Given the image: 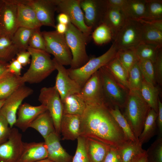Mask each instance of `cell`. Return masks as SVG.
Listing matches in <instances>:
<instances>
[{"label": "cell", "instance_id": "52a82bcc", "mask_svg": "<svg viewBox=\"0 0 162 162\" xmlns=\"http://www.w3.org/2000/svg\"><path fill=\"white\" fill-rule=\"evenodd\" d=\"M46 44V51L63 66L70 65L72 56L66 42L64 34L56 31L41 32Z\"/></svg>", "mask_w": 162, "mask_h": 162}, {"label": "cell", "instance_id": "9c48e42d", "mask_svg": "<svg viewBox=\"0 0 162 162\" xmlns=\"http://www.w3.org/2000/svg\"><path fill=\"white\" fill-rule=\"evenodd\" d=\"M56 11L64 13L69 17L70 22L87 36L92 34L93 30L86 24L84 14L80 6V0H53Z\"/></svg>", "mask_w": 162, "mask_h": 162}, {"label": "cell", "instance_id": "ab89813d", "mask_svg": "<svg viewBox=\"0 0 162 162\" xmlns=\"http://www.w3.org/2000/svg\"><path fill=\"white\" fill-rule=\"evenodd\" d=\"M143 80L138 62L128 71V86L129 91H139Z\"/></svg>", "mask_w": 162, "mask_h": 162}, {"label": "cell", "instance_id": "1f68e13d", "mask_svg": "<svg viewBox=\"0 0 162 162\" xmlns=\"http://www.w3.org/2000/svg\"><path fill=\"white\" fill-rule=\"evenodd\" d=\"M105 66L116 80L129 91L128 72L116 57Z\"/></svg>", "mask_w": 162, "mask_h": 162}, {"label": "cell", "instance_id": "74e56055", "mask_svg": "<svg viewBox=\"0 0 162 162\" xmlns=\"http://www.w3.org/2000/svg\"><path fill=\"white\" fill-rule=\"evenodd\" d=\"M110 111L127 138L129 140L135 141V137L127 121L120 110L119 107L115 106L109 108Z\"/></svg>", "mask_w": 162, "mask_h": 162}, {"label": "cell", "instance_id": "816d5d0a", "mask_svg": "<svg viewBox=\"0 0 162 162\" xmlns=\"http://www.w3.org/2000/svg\"><path fill=\"white\" fill-rule=\"evenodd\" d=\"M156 122L158 136L162 137V103L159 98Z\"/></svg>", "mask_w": 162, "mask_h": 162}, {"label": "cell", "instance_id": "277c9868", "mask_svg": "<svg viewBox=\"0 0 162 162\" xmlns=\"http://www.w3.org/2000/svg\"><path fill=\"white\" fill-rule=\"evenodd\" d=\"M64 35L72 56L70 68H79L85 64L90 58L86 52V45L90 39V36L84 34L70 22L67 25Z\"/></svg>", "mask_w": 162, "mask_h": 162}, {"label": "cell", "instance_id": "836d02e7", "mask_svg": "<svg viewBox=\"0 0 162 162\" xmlns=\"http://www.w3.org/2000/svg\"><path fill=\"white\" fill-rule=\"evenodd\" d=\"M134 47L139 60H148L153 63L159 50L162 48L156 45L143 42H140Z\"/></svg>", "mask_w": 162, "mask_h": 162}, {"label": "cell", "instance_id": "8fae6325", "mask_svg": "<svg viewBox=\"0 0 162 162\" xmlns=\"http://www.w3.org/2000/svg\"><path fill=\"white\" fill-rule=\"evenodd\" d=\"M33 92L32 88L24 85L5 99L0 113L7 120L10 128H13L15 123L17 111L22 102Z\"/></svg>", "mask_w": 162, "mask_h": 162}, {"label": "cell", "instance_id": "ac0fdd59", "mask_svg": "<svg viewBox=\"0 0 162 162\" xmlns=\"http://www.w3.org/2000/svg\"><path fill=\"white\" fill-rule=\"evenodd\" d=\"M47 110L46 106L43 104L33 106L26 103L22 104L17 110V118L14 125L25 132L39 115Z\"/></svg>", "mask_w": 162, "mask_h": 162}, {"label": "cell", "instance_id": "9a60e30c", "mask_svg": "<svg viewBox=\"0 0 162 162\" xmlns=\"http://www.w3.org/2000/svg\"><path fill=\"white\" fill-rule=\"evenodd\" d=\"M18 27L17 4L13 0H3L0 9V36L11 37Z\"/></svg>", "mask_w": 162, "mask_h": 162}, {"label": "cell", "instance_id": "7402d4cb", "mask_svg": "<svg viewBox=\"0 0 162 162\" xmlns=\"http://www.w3.org/2000/svg\"><path fill=\"white\" fill-rule=\"evenodd\" d=\"M127 19L122 10L107 6L103 18L102 23L106 25L110 29L113 40H114L124 26Z\"/></svg>", "mask_w": 162, "mask_h": 162}, {"label": "cell", "instance_id": "30bf717a", "mask_svg": "<svg viewBox=\"0 0 162 162\" xmlns=\"http://www.w3.org/2000/svg\"><path fill=\"white\" fill-rule=\"evenodd\" d=\"M142 24L127 19L125 24L117 35L114 43L118 50L134 47L141 42Z\"/></svg>", "mask_w": 162, "mask_h": 162}, {"label": "cell", "instance_id": "f546056e", "mask_svg": "<svg viewBox=\"0 0 162 162\" xmlns=\"http://www.w3.org/2000/svg\"><path fill=\"white\" fill-rule=\"evenodd\" d=\"M146 4V0H128L123 12L127 19H142L145 16Z\"/></svg>", "mask_w": 162, "mask_h": 162}, {"label": "cell", "instance_id": "d590c367", "mask_svg": "<svg viewBox=\"0 0 162 162\" xmlns=\"http://www.w3.org/2000/svg\"><path fill=\"white\" fill-rule=\"evenodd\" d=\"M18 52L11 37L0 36V61L8 62L11 61Z\"/></svg>", "mask_w": 162, "mask_h": 162}, {"label": "cell", "instance_id": "6125c7cd", "mask_svg": "<svg viewBox=\"0 0 162 162\" xmlns=\"http://www.w3.org/2000/svg\"><path fill=\"white\" fill-rule=\"evenodd\" d=\"M3 3V0H0V9Z\"/></svg>", "mask_w": 162, "mask_h": 162}, {"label": "cell", "instance_id": "4dcf8cb0", "mask_svg": "<svg viewBox=\"0 0 162 162\" xmlns=\"http://www.w3.org/2000/svg\"><path fill=\"white\" fill-rule=\"evenodd\" d=\"M142 144L137 139L129 140L118 149L123 162H131L137 156L145 150Z\"/></svg>", "mask_w": 162, "mask_h": 162}, {"label": "cell", "instance_id": "f35d334b", "mask_svg": "<svg viewBox=\"0 0 162 162\" xmlns=\"http://www.w3.org/2000/svg\"><path fill=\"white\" fill-rule=\"evenodd\" d=\"M91 37L95 44L98 45L107 43L113 40L110 29L106 25L103 23L93 30Z\"/></svg>", "mask_w": 162, "mask_h": 162}, {"label": "cell", "instance_id": "b9f144b4", "mask_svg": "<svg viewBox=\"0 0 162 162\" xmlns=\"http://www.w3.org/2000/svg\"><path fill=\"white\" fill-rule=\"evenodd\" d=\"M139 64L143 79L154 85H157L153 63L148 60H140Z\"/></svg>", "mask_w": 162, "mask_h": 162}, {"label": "cell", "instance_id": "6f0895ef", "mask_svg": "<svg viewBox=\"0 0 162 162\" xmlns=\"http://www.w3.org/2000/svg\"><path fill=\"white\" fill-rule=\"evenodd\" d=\"M131 162H148L146 151L139 155Z\"/></svg>", "mask_w": 162, "mask_h": 162}, {"label": "cell", "instance_id": "c3c4849f", "mask_svg": "<svg viewBox=\"0 0 162 162\" xmlns=\"http://www.w3.org/2000/svg\"><path fill=\"white\" fill-rule=\"evenodd\" d=\"M103 162H123L118 149L110 146Z\"/></svg>", "mask_w": 162, "mask_h": 162}, {"label": "cell", "instance_id": "5bb4252c", "mask_svg": "<svg viewBox=\"0 0 162 162\" xmlns=\"http://www.w3.org/2000/svg\"><path fill=\"white\" fill-rule=\"evenodd\" d=\"M86 25L93 30L102 23L107 7L106 0H80Z\"/></svg>", "mask_w": 162, "mask_h": 162}, {"label": "cell", "instance_id": "d6a6232c", "mask_svg": "<svg viewBox=\"0 0 162 162\" xmlns=\"http://www.w3.org/2000/svg\"><path fill=\"white\" fill-rule=\"evenodd\" d=\"M141 23L142 28L141 42L153 44L162 47V31L149 25Z\"/></svg>", "mask_w": 162, "mask_h": 162}, {"label": "cell", "instance_id": "ffe728a7", "mask_svg": "<svg viewBox=\"0 0 162 162\" xmlns=\"http://www.w3.org/2000/svg\"><path fill=\"white\" fill-rule=\"evenodd\" d=\"M17 6L18 27L29 29H40L42 26L32 7L24 3L22 0H13Z\"/></svg>", "mask_w": 162, "mask_h": 162}, {"label": "cell", "instance_id": "ee69618b", "mask_svg": "<svg viewBox=\"0 0 162 162\" xmlns=\"http://www.w3.org/2000/svg\"><path fill=\"white\" fill-rule=\"evenodd\" d=\"M146 152L151 158L150 162H162V137L158 136Z\"/></svg>", "mask_w": 162, "mask_h": 162}, {"label": "cell", "instance_id": "4316f807", "mask_svg": "<svg viewBox=\"0 0 162 162\" xmlns=\"http://www.w3.org/2000/svg\"><path fill=\"white\" fill-rule=\"evenodd\" d=\"M160 89L158 86L154 85L144 79L139 90V92L144 100L150 107L157 113Z\"/></svg>", "mask_w": 162, "mask_h": 162}, {"label": "cell", "instance_id": "8d00e7d4", "mask_svg": "<svg viewBox=\"0 0 162 162\" xmlns=\"http://www.w3.org/2000/svg\"><path fill=\"white\" fill-rule=\"evenodd\" d=\"M116 57L128 72L139 61L134 47L118 50Z\"/></svg>", "mask_w": 162, "mask_h": 162}, {"label": "cell", "instance_id": "83f0119b", "mask_svg": "<svg viewBox=\"0 0 162 162\" xmlns=\"http://www.w3.org/2000/svg\"><path fill=\"white\" fill-rule=\"evenodd\" d=\"M157 113L151 108L146 117L142 132L138 139L142 144L148 141L157 132Z\"/></svg>", "mask_w": 162, "mask_h": 162}, {"label": "cell", "instance_id": "91938a15", "mask_svg": "<svg viewBox=\"0 0 162 162\" xmlns=\"http://www.w3.org/2000/svg\"><path fill=\"white\" fill-rule=\"evenodd\" d=\"M35 162H55L52 160L48 159V158H46L43 159H42Z\"/></svg>", "mask_w": 162, "mask_h": 162}, {"label": "cell", "instance_id": "603a6c76", "mask_svg": "<svg viewBox=\"0 0 162 162\" xmlns=\"http://www.w3.org/2000/svg\"><path fill=\"white\" fill-rule=\"evenodd\" d=\"M47 157L44 142H24L22 153L18 162H35Z\"/></svg>", "mask_w": 162, "mask_h": 162}, {"label": "cell", "instance_id": "94428289", "mask_svg": "<svg viewBox=\"0 0 162 162\" xmlns=\"http://www.w3.org/2000/svg\"><path fill=\"white\" fill-rule=\"evenodd\" d=\"M5 99H0V110L3 105Z\"/></svg>", "mask_w": 162, "mask_h": 162}, {"label": "cell", "instance_id": "11a10c76", "mask_svg": "<svg viewBox=\"0 0 162 162\" xmlns=\"http://www.w3.org/2000/svg\"><path fill=\"white\" fill-rule=\"evenodd\" d=\"M8 62L0 61V82L10 73L8 69Z\"/></svg>", "mask_w": 162, "mask_h": 162}, {"label": "cell", "instance_id": "4fadbf2b", "mask_svg": "<svg viewBox=\"0 0 162 162\" xmlns=\"http://www.w3.org/2000/svg\"><path fill=\"white\" fill-rule=\"evenodd\" d=\"M79 94L87 106L99 104H104L107 106L104 100L98 70L86 82L81 88Z\"/></svg>", "mask_w": 162, "mask_h": 162}, {"label": "cell", "instance_id": "8992f818", "mask_svg": "<svg viewBox=\"0 0 162 162\" xmlns=\"http://www.w3.org/2000/svg\"><path fill=\"white\" fill-rule=\"evenodd\" d=\"M117 50L113 42L105 53L99 56L90 58L82 67L76 69H67L69 76L81 88L94 74L101 67L106 65L116 57Z\"/></svg>", "mask_w": 162, "mask_h": 162}, {"label": "cell", "instance_id": "db71d44e", "mask_svg": "<svg viewBox=\"0 0 162 162\" xmlns=\"http://www.w3.org/2000/svg\"><path fill=\"white\" fill-rule=\"evenodd\" d=\"M127 1L128 0H106L108 6L119 9L122 11L125 8Z\"/></svg>", "mask_w": 162, "mask_h": 162}, {"label": "cell", "instance_id": "6da1fadb", "mask_svg": "<svg viewBox=\"0 0 162 162\" xmlns=\"http://www.w3.org/2000/svg\"><path fill=\"white\" fill-rule=\"evenodd\" d=\"M120 148L129 140L105 105L87 106L81 116V135Z\"/></svg>", "mask_w": 162, "mask_h": 162}, {"label": "cell", "instance_id": "f6af8a7d", "mask_svg": "<svg viewBox=\"0 0 162 162\" xmlns=\"http://www.w3.org/2000/svg\"><path fill=\"white\" fill-rule=\"evenodd\" d=\"M28 47L46 51L45 41L40 29L34 30L29 40Z\"/></svg>", "mask_w": 162, "mask_h": 162}, {"label": "cell", "instance_id": "f5cc1de1", "mask_svg": "<svg viewBox=\"0 0 162 162\" xmlns=\"http://www.w3.org/2000/svg\"><path fill=\"white\" fill-rule=\"evenodd\" d=\"M134 20H136L142 23L151 26L162 31V19L153 20L140 19Z\"/></svg>", "mask_w": 162, "mask_h": 162}, {"label": "cell", "instance_id": "7bdbcfd3", "mask_svg": "<svg viewBox=\"0 0 162 162\" xmlns=\"http://www.w3.org/2000/svg\"><path fill=\"white\" fill-rule=\"evenodd\" d=\"M77 140L76 151L71 162H91L86 151L85 137L80 136Z\"/></svg>", "mask_w": 162, "mask_h": 162}, {"label": "cell", "instance_id": "d4e9b609", "mask_svg": "<svg viewBox=\"0 0 162 162\" xmlns=\"http://www.w3.org/2000/svg\"><path fill=\"white\" fill-rule=\"evenodd\" d=\"M63 114L77 115L81 116L87 105L79 93L72 94L62 101Z\"/></svg>", "mask_w": 162, "mask_h": 162}, {"label": "cell", "instance_id": "484cf974", "mask_svg": "<svg viewBox=\"0 0 162 162\" xmlns=\"http://www.w3.org/2000/svg\"><path fill=\"white\" fill-rule=\"evenodd\" d=\"M29 127L38 131L44 139L56 132L52 119L47 110L39 115L31 123Z\"/></svg>", "mask_w": 162, "mask_h": 162}, {"label": "cell", "instance_id": "60d3db41", "mask_svg": "<svg viewBox=\"0 0 162 162\" xmlns=\"http://www.w3.org/2000/svg\"><path fill=\"white\" fill-rule=\"evenodd\" d=\"M146 1V4L145 16L144 18L142 19L153 20L162 19V1Z\"/></svg>", "mask_w": 162, "mask_h": 162}, {"label": "cell", "instance_id": "3957f363", "mask_svg": "<svg viewBox=\"0 0 162 162\" xmlns=\"http://www.w3.org/2000/svg\"><path fill=\"white\" fill-rule=\"evenodd\" d=\"M31 57L30 66L21 76L24 83H38L48 76L55 70L54 63L50 54L42 50L29 47L27 49Z\"/></svg>", "mask_w": 162, "mask_h": 162}, {"label": "cell", "instance_id": "7c38bea8", "mask_svg": "<svg viewBox=\"0 0 162 162\" xmlns=\"http://www.w3.org/2000/svg\"><path fill=\"white\" fill-rule=\"evenodd\" d=\"M23 143L18 129L12 128L7 140L0 145V162H18Z\"/></svg>", "mask_w": 162, "mask_h": 162}, {"label": "cell", "instance_id": "f907efd6", "mask_svg": "<svg viewBox=\"0 0 162 162\" xmlns=\"http://www.w3.org/2000/svg\"><path fill=\"white\" fill-rule=\"evenodd\" d=\"M22 66L16 59H13L8 65L9 72L17 76H20Z\"/></svg>", "mask_w": 162, "mask_h": 162}, {"label": "cell", "instance_id": "2e32d148", "mask_svg": "<svg viewBox=\"0 0 162 162\" xmlns=\"http://www.w3.org/2000/svg\"><path fill=\"white\" fill-rule=\"evenodd\" d=\"M52 59L56 69L58 71L54 86L58 92L62 101L69 95L79 93L81 88L74 80L70 77L67 69L64 66L54 58Z\"/></svg>", "mask_w": 162, "mask_h": 162}, {"label": "cell", "instance_id": "7a4b0ae2", "mask_svg": "<svg viewBox=\"0 0 162 162\" xmlns=\"http://www.w3.org/2000/svg\"><path fill=\"white\" fill-rule=\"evenodd\" d=\"M150 108L139 91H129L123 108V115L137 139L142 132L146 117Z\"/></svg>", "mask_w": 162, "mask_h": 162}, {"label": "cell", "instance_id": "ba28073f", "mask_svg": "<svg viewBox=\"0 0 162 162\" xmlns=\"http://www.w3.org/2000/svg\"><path fill=\"white\" fill-rule=\"evenodd\" d=\"M38 100L41 104L46 106L52 119L56 132L59 136L63 106L60 96L54 86L42 88Z\"/></svg>", "mask_w": 162, "mask_h": 162}, {"label": "cell", "instance_id": "f1b7e54d", "mask_svg": "<svg viewBox=\"0 0 162 162\" xmlns=\"http://www.w3.org/2000/svg\"><path fill=\"white\" fill-rule=\"evenodd\" d=\"M24 85L21 76L10 73L0 82V99H5Z\"/></svg>", "mask_w": 162, "mask_h": 162}, {"label": "cell", "instance_id": "5b68a950", "mask_svg": "<svg viewBox=\"0 0 162 162\" xmlns=\"http://www.w3.org/2000/svg\"><path fill=\"white\" fill-rule=\"evenodd\" d=\"M98 71L106 105L109 108L117 106L120 109H123L129 91L116 80L106 66L100 68Z\"/></svg>", "mask_w": 162, "mask_h": 162}, {"label": "cell", "instance_id": "e0dca14e", "mask_svg": "<svg viewBox=\"0 0 162 162\" xmlns=\"http://www.w3.org/2000/svg\"><path fill=\"white\" fill-rule=\"evenodd\" d=\"M34 10L42 26L56 28L54 18L56 8L53 0H22Z\"/></svg>", "mask_w": 162, "mask_h": 162}, {"label": "cell", "instance_id": "9f6ffc18", "mask_svg": "<svg viewBox=\"0 0 162 162\" xmlns=\"http://www.w3.org/2000/svg\"><path fill=\"white\" fill-rule=\"evenodd\" d=\"M57 20L59 23L67 25L70 22L68 16L64 13H60L57 17Z\"/></svg>", "mask_w": 162, "mask_h": 162}, {"label": "cell", "instance_id": "44dd1931", "mask_svg": "<svg viewBox=\"0 0 162 162\" xmlns=\"http://www.w3.org/2000/svg\"><path fill=\"white\" fill-rule=\"evenodd\" d=\"M81 116L63 114L60 123V134L63 140H74L81 135Z\"/></svg>", "mask_w": 162, "mask_h": 162}, {"label": "cell", "instance_id": "bcb514c9", "mask_svg": "<svg viewBox=\"0 0 162 162\" xmlns=\"http://www.w3.org/2000/svg\"><path fill=\"white\" fill-rule=\"evenodd\" d=\"M155 77L157 84L160 86L162 85V48L158 53L156 59L153 63Z\"/></svg>", "mask_w": 162, "mask_h": 162}, {"label": "cell", "instance_id": "7dc6e473", "mask_svg": "<svg viewBox=\"0 0 162 162\" xmlns=\"http://www.w3.org/2000/svg\"><path fill=\"white\" fill-rule=\"evenodd\" d=\"M5 117L0 113V145L6 141L11 129Z\"/></svg>", "mask_w": 162, "mask_h": 162}, {"label": "cell", "instance_id": "e575fe53", "mask_svg": "<svg viewBox=\"0 0 162 162\" xmlns=\"http://www.w3.org/2000/svg\"><path fill=\"white\" fill-rule=\"evenodd\" d=\"M34 30L19 27L11 37V40L18 52L27 50Z\"/></svg>", "mask_w": 162, "mask_h": 162}, {"label": "cell", "instance_id": "cb8c5ba5", "mask_svg": "<svg viewBox=\"0 0 162 162\" xmlns=\"http://www.w3.org/2000/svg\"><path fill=\"white\" fill-rule=\"evenodd\" d=\"M85 138L86 151L91 162H103L110 146L93 138Z\"/></svg>", "mask_w": 162, "mask_h": 162}, {"label": "cell", "instance_id": "680465c9", "mask_svg": "<svg viewBox=\"0 0 162 162\" xmlns=\"http://www.w3.org/2000/svg\"><path fill=\"white\" fill-rule=\"evenodd\" d=\"M56 31L58 33L64 34L67 29V25L58 23L56 25Z\"/></svg>", "mask_w": 162, "mask_h": 162}, {"label": "cell", "instance_id": "681fc988", "mask_svg": "<svg viewBox=\"0 0 162 162\" xmlns=\"http://www.w3.org/2000/svg\"><path fill=\"white\" fill-rule=\"evenodd\" d=\"M30 54L28 51H23L17 53L16 59L22 66H25L30 62Z\"/></svg>", "mask_w": 162, "mask_h": 162}, {"label": "cell", "instance_id": "d6986e66", "mask_svg": "<svg viewBox=\"0 0 162 162\" xmlns=\"http://www.w3.org/2000/svg\"><path fill=\"white\" fill-rule=\"evenodd\" d=\"M47 153V158L55 162H71L73 157L63 148L59 136L56 132L50 134L44 139Z\"/></svg>", "mask_w": 162, "mask_h": 162}]
</instances>
